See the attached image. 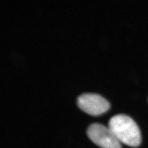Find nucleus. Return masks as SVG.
<instances>
[{
    "label": "nucleus",
    "mask_w": 148,
    "mask_h": 148,
    "mask_svg": "<svg viewBox=\"0 0 148 148\" xmlns=\"http://www.w3.org/2000/svg\"><path fill=\"white\" fill-rule=\"evenodd\" d=\"M108 127L121 143L131 147H137L142 141L141 133L137 123L131 117L125 114L112 117Z\"/></svg>",
    "instance_id": "nucleus-1"
},
{
    "label": "nucleus",
    "mask_w": 148,
    "mask_h": 148,
    "mask_svg": "<svg viewBox=\"0 0 148 148\" xmlns=\"http://www.w3.org/2000/svg\"><path fill=\"white\" fill-rule=\"evenodd\" d=\"M77 104L80 109L92 116H98L110 108L108 101L96 93H82L77 98Z\"/></svg>",
    "instance_id": "nucleus-3"
},
{
    "label": "nucleus",
    "mask_w": 148,
    "mask_h": 148,
    "mask_svg": "<svg viewBox=\"0 0 148 148\" xmlns=\"http://www.w3.org/2000/svg\"><path fill=\"white\" fill-rule=\"evenodd\" d=\"M87 134L91 141L101 148H122L121 143L109 127L98 123L90 124Z\"/></svg>",
    "instance_id": "nucleus-2"
}]
</instances>
